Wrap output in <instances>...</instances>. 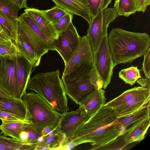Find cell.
Listing matches in <instances>:
<instances>
[{"instance_id":"obj_26","label":"cell","mask_w":150,"mask_h":150,"mask_svg":"<svg viewBox=\"0 0 150 150\" xmlns=\"http://www.w3.org/2000/svg\"><path fill=\"white\" fill-rule=\"evenodd\" d=\"M25 127L24 123L21 122H2L0 125V129L1 133L3 134L5 136H10L20 141L19 140L20 134L25 130Z\"/></svg>"},{"instance_id":"obj_1","label":"cell","mask_w":150,"mask_h":150,"mask_svg":"<svg viewBox=\"0 0 150 150\" xmlns=\"http://www.w3.org/2000/svg\"><path fill=\"white\" fill-rule=\"evenodd\" d=\"M117 117L113 108L103 105L74 132L71 141L74 148L89 143L90 150L122 149L126 146L123 137L125 130Z\"/></svg>"},{"instance_id":"obj_4","label":"cell","mask_w":150,"mask_h":150,"mask_svg":"<svg viewBox=\"0 0 150 150\" xmlns=\"http://www.w3.org/2000/svg\"><path fill=\"white\" fill-rule=\"evenodd\" d=\"M58 69L39 73L29 79L27 89L35 92L55 110L64 114L68 112V100Z\"/></svg>"},{"instance_id":"obj_33","label":"cell","mask_w":150,"mask_h":150,"mask_svg":"<svg viewBox=\"0 0 150 150\" xmlns=\"http://www.w3.org/2000/svg\"><path fill=\"white\" fill-rule=\"evenodd\" d=\"M0 10L12 19L18 17V9L8 0H0Z\"/></svg>"},{"instance_id":"obj_34","label":"cell","mask_w":150,"mask_h":150,"mask_svg":"<svg viewBox=\"0 0 150 150\" xmlns=\"http://www.w3.org/2000/svg\"><path fill=\"white\" fill-rule=\"evenodd\" d=\"M73 15L68 12L60 19L56 23L53 25L58 35L66 30L72 22Z\"/></svg>"},{"instance_id":"obj_45","label":"cell","mask_w":150,"mask_h":150,"mask_svg":"<svg viewBox=\"0 0 150 150\" xmlns=\"http://www.w3.org/2000/svg\"><path fill=\"white\" fill-rule=\"evenodd\" d=\"M3 30H3L2 28L0 25V32H2Z\"/></svg>"},{"instance_id":"obj_2","label":"cell","mask_w":150,"mask_h":150,"mask_svg":"<svg viewBox=\"0 0 150 150\" xmlns=\"http://www.w3.org/2000/svg\"><path fill=\"white\" fill-rule=\"evenodd\" d=\"M108 40L114 67L119 64L131 63L144 56L150 48V38L145 33L114 28L110 32Z\"/></svg>"},{"instance_id":"obj_42","label":"cell","mask_w":150,"mask_h":150,"mask_svg":"<svg viewBox=\"0 0 150 150\" xmlns=\"http://www.w3.org/2000/svg\"><path fill=\"white\" fill-rule=\"evenodd\" d=\"M11 39V37L4 30L0 32V42Z\"/></svg>"},{"instance_id":"obj_9","label":"cell","mask_w":150,"mask_h":150,"mask_svg":"<svg viewBox=\"0 0 150 150\" xmlns=\"http://www.w3.org/2000/svg\"><path fill=\"white\" fill-rule=\"evenodd\" d=\"M13 60L15 66L16 98L21 100L26 92L28 83L35 67L21 54Z\"/></svg>"},{"instance_id":"obj_37","label":"cell","mask_w":150,"mask_h":150,"mask_svg":"<svg viewBox=\"0 0 150 150\" xmlns=\"http://www.w3.org/2000/svg\"><path fill=\"white\" fill-rule=\"evenodd\" d=\"M137 11L144 12L150 4V0H134Z\"/></svg>"},{"instance_id":"obj_36","label":"cell","mask_w":150,"mask_h":150,"mask_svg":"<svg viewBox=\"0 0 150 150\" xmlns=\"http://www.w3.org/2000/svg\"><path fill=\"white\" fill-rule=\"evenodd\" d=\"M144 59L141 70L143 71L146 78H150V48L144 55Z\"/></svg>"},{"instance_id":"obj_30","label":"cell","mask_w":150,"mask_h":150,"mask_svg":"<svg viewBox=\"0 0 150 150\" xmlns=\"http://www.w3.org/2000/svg\"><path fill=\"white\" fill-rule=\"evenodd\" d=\"M139 71L137 67H131L120 71L119 77L126 84L132 86L138 79L141 78Z\"/></svg>"},{"instance_id":"obj_38","label":"cell","mask_w":150,"mask_h":150,"mask_svg":"<svg viewBox=\"0 0 150 150\" xmlns=\"http://www.w3.org/2000/svg\"><path fill=\"white\" fill-rule=\"evenodd\" d=\"M25 130L28 133V139L30 142L35 143L37 142L40 135L33 129L26 127H25Z\"/></svg>"},{"instance_id":"obj_22","label":"cell","mask_w":150,"mask_h":150,"mask_svg":"<svg viewBox=\"0 0 150 150\" xmlns=\"http://www.w3.org/2000/svg\"><path fill=\"white\" fill-rule=\"evenodd\" d=\"M18 18L22 20L33 33L45 44L49 50L55 51L53 40L46 36L41 30L33 18L26 12L21 14Z\"/></svg>"},{"instance_id":"obj_44","label":"cell","mask_w":150,"mask_h":150,"mask_svg":"<svg viewBox=\"0 0 150 150\" xmlns=\"http://www.w3.org/2000/svg\"><path fill=\"white\" fill-rule=\"evenodd\" d=\"M0 96L9 98L13 97L6 93L1 89H0Z\"/></svg>"},{"instance_id":"obj_24","label":"cell","mask_w":150,"mask_h":150,"mask_svg":"<svg viewBox=\"0 0 150 150\" xmlns=\"http://www.w3.org/2000/svg\"><path fill=\"white\" fill-rule=\"evenodd\" d=\"M37 146V142H22L13 138L7 137L0 134V150H36Z\"/></svg>"},{"instance_id":"obj_18","label":"cell","mask_w":150,"mask_h":150,"mask_svg":"<svg viewBox=\"0 0 150 150\" xmlns=\"http://www.w3.org/2000/svg\"><path fill=\"white\" fill-rule=\"evenodd\" d=\"M33 18L42 31L52 40L57 39L58 35L52 25L43 14L42 10L28 7L24 10Z\"/></svg>"},{"instance_id":"obj_16","label":"cell","mask_w":150,"mask_h":150,"mask_svg":"<svg viewBox=\"0 0 150 150\" xmlns=\"http://www.w3.org/2000/svg\"><path fill=\"white\" fill-rule=\"evenodd\" d=\"M150 125V116L131 125L126 130L123 135L124 140L126 145L142 140Z\"/></svg>"},{"instance_id":"obj_12","label":"cell","mask_w":150,"mask_h":150,"mask_svg":"<svg viewBox=\"0 0 150 150\" xmlns=\"http://www.w3.org/2000/svg\"><path fill=\"white\" fill-rule=\"evenodd\" d=\"M0 89L16 98L14 61L0 55Z\"/></svg>"},{"instance_id":"obj_10","label":"cell","mask_w":150,"mask_h":150,"mask_svg":"<svg viewBox=\"0 0 150 150\" xmlns=\"http://www.w3.org/2000/svg\"><path fill=\"white\" fill-rule=\"evenodd\" d=\"M94 56L90 41L86 35L81 37L79 44L68 64L63 75L68 74L85 64H94Z\"/></svg>"},{"instance_id":"obj_25","label":"cell","mask_w":150,"mask_h":150,"mask_svg":"<svg viewBox=\"0 0 150 150\" xmlns=\"http://www.w3.org/2000/svg\"><path fill=\"white\" fill-rule=\"evenodd\" d=\"M18 48L21 54L34 67L39 65L41 58L18 34L17 39L14 43Z\"/></svg>"},{"instance_id":"obj_41","label":"cell","mask_w":150,"mask_h":150,"mask_svg":"<svg viewBox=\"0 0 150 150\" xmlns=\"http://www.w3.org/2000/svg\"><path fill=\"white\" fill-rule=\"evenodd\" d=\"M19 140L24 142H30L28 139V133L25 130L21 133L19 137Z\"/></svg>"},{"instance_id":"obj_14","label":"cell","mask_w":150,"mask_h":150,"mask_svg":"<svg viewBox=\"0 0 150 150\" xmlns=\"http://www.w3.org/2000/svg\"><path fill=\"white\" fill-rule=\"evenodd\" d=\"M56 5L73 15L80 16L89 23L91 17L87 0H52Z\"/></svg>"},{"instance_id":"obj_11","label":"cell","mask_w":150,"mask_h":150,"mask_svg":"<svg viewBox=\"0 0 150 150\" xmlns=\"http://www.w3.org/2000/svg\"><path fill=\"white\" fill-rule=\"evenodd\" d=\"M90 117L83 107L79 106L76 110L64 114L59 128L70 142L76 129Z\"/></svg>"},{"instance_id":"obj_13","label":"cell","mask_w":150,"mask_h":150,"mask_svg":"<svg viewBox=\"0 0 150 150\" xmlns=\"http://www.w3.org/2000/svg\"><path fill=\"white\" fill-rule=\"evenodd\" d=\"M16 20L18 34L41 57L49 50L23 21L18 18Z\"/></svg>"},{"instance_id":"obj_32","label":"cell","mask_w":150,"mask_h":150,"mask_svg":"<svg viewBox=\"0 0 150 150\" xmlns=\"http://www.w3.org/2000/svg\"><path fill=\"white\" fill-rule=\"evenodd\" d=\"M112 0H87L91 18L100 11L107 8Z\"/></svg>"},{"instance_id":"obj_5","label":"cell","mask_w":150,"mask_h":150,"mask_svg":"<svg viewBox=\"0 0 150 150\" xmlns=\"http://www.w3.org/2000/svg\"><path fill=\"white\" fill-rule=\"evenodd\" d=\"M67 95L79 105L93 91L102 88L103 83L94 64H85L62 76Z\"/></svg>"},{"instance_id":"obj_19","label":"cell","mask_w":150,"mask_h":150,"mask_svg":"<svg viewBox=\"0 0 150 150\" xmlns=\"http://www.w3.org/2000/svg\"><path fill=\"white\" fill-rule=\"evenodd\" d=\"M150 94V89L142 87H135L127 90L105 104L112 108L122 105L135 98Z\"/></svg>"},{"instance_id":"obj_39","label":"cell","mask_w":150,"mask_h":150,"mask_svg":"<svg viewBox=\"0 0 150 150\" xmlns=\"http://www.w3.org/2000/svg\"><path fill=\"white\" fill-rule=\"evenodd\" d=\"M16 6L19 10L23 8H27L29 7L27 4V0H8Z\"/></svg>"},{"instance_id":"obj_31","label":"cell","mask_w":150,"mask_h":150,"mask_svg":"<svg viewBox=\"0 0 150 150\" xmlns=\"http://www.w3.org/2000/svg\"><path fill=\"white\" fill-rule=\"evenodd\" d=\"M42 11L48 20L53 25L68 12L60 7L56 5L50 9L42 10Z\"/></svg>"},{"instance_id":"obj_6","label":"cell","mask_w":150,"mask_h":150,"mask_svg":"<svg viewBox=\"0 0 150 150\" xmlns=\"http://www.w3.org/2000/svg\"><path fill=\"white\" fill-rule=\"evenodd\" d=\"M118 16L113 8H109L100 11L91 18L88 23L86 35L91 44L94 60L102 38L108 35L109 25Z\"/></svg>"},{"instance_id":"obj_17","label":"cell","mask_w":150,"mask_h":150,"mask_svg":"<svg viewBox=\"0 0 150 150\" xmlns=\"http://www.w3.org/2000/svg\"><path fill=\"white\" fill-rule=\"evenodd\" d=\"M105 93L102 88L96 90L84 97L79 105L82 106L91 117L105 104Z\"/></svg>"},{"instance_id":"obj_7","label":"cell","mask_w":150,"mask_h":150,"mask_svg":"<svg viewBox=\"0 0 150 150\" xmlns=\"http://www.w3.org/2000/svg\"><path fill=\"white\" fill-rule=\"evenodd\" d=\"M108 35L102 39L94 59V65L103 83V88L106 89L110 83L114 67L108 40Z\"/></svg>"},{"instance_id":"obj_28","label":"cell","mask_w":150,"mask_h":150,"mask_svg":"<svg viewBox=\"0 0 150 150\" xmlns=\"http://www.w3.org/2000/svg\"><path fill=\"white\" fill-rule=\"evenodd\" d=\"M113 7L118 16L128 17L137 12L134 0H115Z\"/></svg>"},{"instance_id":"obj_43","label":"cell","mask_w":150,"mask_h":150,"mask_svg":"<svg viewBox=\"0 0 150 150\" xmlns=\"http://www.w3.org/2000/svg\"><path fill=\"white\" fill-rule=\"evenodd\" d=\"M52 130L49 127L45 128L42 131L41 136L44 137L49 134Z\"/></svg>"},{"instance_id":"obj_15","label":"cell","mask_w":150,"mask_h":150,"mask_svg":"<svg viewBox=\"0 0 150 150\" xmlns=\"http://www.w3.org/2000/svg\"><path fill=\"white\" fill-rule=\"evenodd\" d=\"M69 142L59 127L53 130L38 143L36 150H64Z\"/></svg>"},{"instance_id":"obj_3","label":"cell","mask_w":150,"mask_h":150,"mask_svg":"<svg viewBox=\"0 0 150 150\" xmlns=\"http://www.w3.org/2000/svg\"><path fill=\"white\" fill-rule=\"evenodd\" d=\"M22 98L26 109L25 127L40 136L45 128L53 130L59 127L64 114L54 110L45 100L33 91L26 92Z\"/></svg>"},{"instance_id":"obj_21","label":"cell","mask_w":150,"mask_h":150,"mask_svg":"<svg viewBox=\"0 0 150 150\" xmlns=\"http://www.w3.org/2000/svg\"><path fill=\"white\" fill-rule=\"evenodd\" d=\"M150 100V94L138 97L113 108L118 117L125 116L138 110Z\"/></svg>"},{"instance_id":"obj_40","label":"cell","mask_w":150,"mask_h":150,"mask_svg":"<svg viewBox=\"0 0 150 150\" xmlns=\"http://www.w3.org/2000/svg\"><path fill=\"white\" fill-rule=\"evenodd\" d=\"M137 82L142 87H145L150 89V78H139L137 80Z\"/></svg>"},{"instance_id":"obj_27","label":"cell","mask_w":150,"mask_h":150,"mask_svg":"<svg viewBox=\"0 0 150 150\" xmlns=\"http://www.w3.org/2000/svg\"><path fill=\"white\" fill-rule=\"evenodd\" d=\"M0 25L14 43L17 40L18 26L16 19H12L0 10Z\"/></svg>"},{"instance_id":"obj_23","label":"cell","mask_w":150,"mask_h":150,"mask_svg":"<svg viewBox=\"0 0 150 150\" xmlns=\"http://www.w3.org/2000/svg\"><path fill=\"white\" fill-rule=\"evenodd\" d=\"M150 103L149 101L139 109L131 114L118 117V122L125 131L133 123L150 116Z\"/></svg>"},{"instance_id":"obj_20","label":"cell","mask_w":150,"mask_h":150,"mask_svg":"<svg viewBox=\"0 0 150 150\" xmlns=\"http://www.w3.org/2000/svg\"><path fill=\"white\" fill-rule=\"evenodd\" d=\"M0 110L9 112L25 119L26 109L22 99L0 96Z\"/></svg>"},{"instance_id":"obj_29","label":"cell","mask_w":150,"mask_h":150,"mask_svg":"<svg viewBox=\"0 0 150 150\" xmlns=\"http://www.w3.org/2000/svg\"><path fill=\"white\" fill-rule=\"evenodd\" d=\"M21 54L17 46L12 40L0 42V55L13 59Z\"/></svg>"},{"instance_id":"obj_35","label":"cell","mask_w":150,"mask_h":150,"mask_svg":"<svg viewBox=\"0 0 150 150\" xmlns=\"http://www.w3.org/2000/svg\"><path fill=\"white\" fill-rule=\"evenodd\" d=\"M0 119L2 122H7L12 121H19L25 123V119L14 114L6 111L0 110Z\"/></svg>"},{"instance_id":"obj_8","label":"cell","mask_w":150,"mask_h":150,"mask_svg":"<svg viewBox=\"0 0 150 150\" xmlns=\"http://www.w3.org/2000/svg\"><path fill=\"white\" fill-rule=\"evenodd\" d=\"M81 38L71 22L66 30L58 34L57 39L53 40L55 50L63 59L65 66L77 48Z\"/></svg>"}]
</instances>
